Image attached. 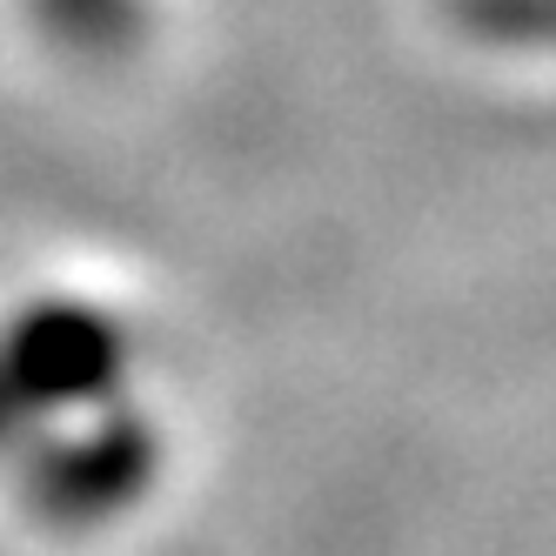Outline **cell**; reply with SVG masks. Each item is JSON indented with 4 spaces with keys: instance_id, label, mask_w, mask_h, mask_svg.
Wrapping results in <instances>:
<instances>
[{
    "instance_id": "obj_1",
    "label": "cell",
    "mask_w": 556,
    "mask_h": 556,
    "mask_svg": "<svg viewBox=\"0 0 556 556\" xmlns=\"http://www.w3.org/2000/svg\"><path fill=\"white\" fill-rule=\"evenodd\" d=\"M14 463H21V503L48 530H108L154 490L162 435L135 409L108 403L54 422V435H41V443H21Z\"/></svg>"
},
{
    "instance_id": "obj_2",
    "label": "cell",
    "mask_w": 556,
    "mask_h": 556,
    "mask_svg": "<svg viewBox=\"0 0 556 556\" xmlns=\"http://www.w3.org/2000/svg\"><path fill=\"white\" fill-rule=\"evenodd\" d=\"M128 363H135L128 329L81 295H41L14 308L8 329H0V369H8L27 422L34 416L67 422L122 403Z\"/></svg>"
},
{
    "instance_id": "obj_3",
    "label": "cell",
    "mask_w": 556,
    "mask_h": 556,
    "mask_svg": "<svg viewBox=\"0 0 556 556\" xmlns=\"http://www.w3.org/2000/svg\"><path fill=\"white\" fill-rule=\"evenodd\" d=\"M34 21H41L61 48L108 54L141 27V0H34Z\"/></svg>"
},
{
    "instance_id": "obj_4",
    "label": "cell",
    "mask_w": 556,
    "mask_h": 556,
    "mask_svg": "<svg viewBox=\"0 0 556 556\" xmlns=\"http://www.w3.org/2000/svg\"><path fill=\"white\" fill-rule=\"evenodd\" d=\"M21 435H27V409H21V395H14L8 369H0V456H14Z\"/></svg>"
}]
</instances>
